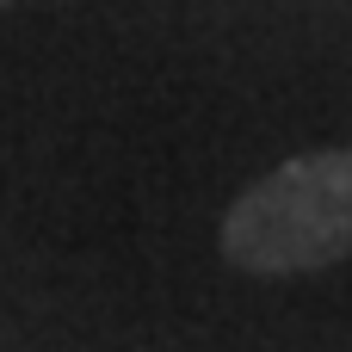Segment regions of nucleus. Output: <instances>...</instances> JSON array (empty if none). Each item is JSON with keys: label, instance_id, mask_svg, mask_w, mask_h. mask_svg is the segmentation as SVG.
I'll use <instances>...</instances> for the list:
<instances>
[{"label": "nucleus", "instance_id": "1", "mask_svg": "<svg viewBox=\"0 0 352 352\" xmlns=\"http://www.w3.org/2000/svg\"><path fill=\"white\" fill-rule=\"evenodd\" d=\"M223 254L241 272L291 278L352 254V148H309L254 179L223 217Z\"/></svg>", "mask_w": 352, "mask_h": 352}, {"label": "nucleus", "instance_id": "2", "mask_svg": "<svg viewBox=\"0 0 352 352\" xmlns=\"http://www.w3.org/2000/svg\"><path fill=\"white\" fill-rule=\"evenodd\" d=\"M0 6H12V0H0Z\"/></svg>", "mask_w": 352, "mask_h": 352}]
</instances>
